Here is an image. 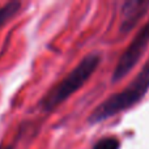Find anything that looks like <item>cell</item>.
I'll use <instances>...</instances> for the list:
<instances>
[{
  "instance_id": "cell-1",
  "label": "cell",
  "mask_w": 149,
  "mask_h": 149,
  "mask_svg": "<svg viewBox=\"0 0 149 149\" xmlns=\"http://www.w3.org/2000/svg\"><path fill=\"white\" fill-rule=\"evenodd\" d=\"M100 63L101 55L97 52L84 56L72 71H70L60 81L52 85L45 93L38 102V109L45 114L51 113L55 109H58L73 93L84 86L85 82L92 77L94 71L98 68Z\"/></svg>"
},
{
  "instance_id": "cell-2",
  "label": "cell",
  "mask_w": 149,
  "mask_h": 149,
  "mask_svg": "<svg viewBox=\"0 0 149 149\" xmlns=\"http://www.w3.org/2000/svg\"><path fill=\"white\" fill-rule=\"evenodd\" d=\"M149 90V60L143 65L140 72L132 79V81L126 88L111 94L105 101L93 109L88 118L89 124H97L113 118L139 103Z\"/></svg>"
},
{
  "instance_id": "cell-3",
  "label": "cell",
  "mask_w": 149,
  "mask_h": 149,
  "mask_svg": "<svg viewBox=\"0 0 149 149\" xmlns=\"http://www.w3.org/2000/svg\"><path fill=\"white\" fill-rule=\"evenodd\" d=\"M149 46V21L140 28V30L135 34L131 43L120 55L118 63L113 72V82H118L123 80L139 63L140 58L145 52Z\"/></svg>"
},
{
  "instance_id": "cell-4",
  "label": "cell",
  "mask_w": 149,
  "mask_h": 149,
  "mask_svg": "<svg viewBox=\"0 0 149 149\" xmlns=\"http://www.w3.org/2000/svg\"><path fill=\"white\" fill-rule=\"evenodd\" d=\"M149 10V1L147 0H130L122 5V22L119 31L126 34L137 25L140 20Z\"/></svg>"
},
{
  "instance_id": "cell-5",
  "label": "cell",
  "mask_w": 149,
  "mask_h": 149,
  "mask_svg": "<svg viewBox=\"0 0 149 149\" xmlns=\"http://www.w3.org/2000/svg\"><path fill=\"white\" fill-rule=\"evenodd\" d=\"M21 7H22L21 1H17V0H15V1H8V3H4V4L0 5V29L20 12Z\"/></svg>"
},
{
  "instance_id": "cell-6",
  "label": "cell",
  "mask_w": 149,
  "mask_h": 149,
  "mask_svg": "<svg viewBox=\"0 0 149 149\" xmlns=\"http://www.w3.org/2000/svg\"><path fill=\"white\" fill-rule=\"evenodd\" d=\"M92 149H120V141L115 136H105L98 140Z\"/></svg>"
},
{
  "instance_id": "cell-7",
  "label": "cell",
  "mask_w": 149,
  "mask_h": 149,
  "mask_svg": "<svg viewBox=\"0 0 149 149\" xmlns=\"http://www.w3.org/2000/svg\"><path fill=\"white\" fill-rule=\"evenodd\" d=\"M15 144H0V149H15Z\"/></svg>"
}]
</instances>
